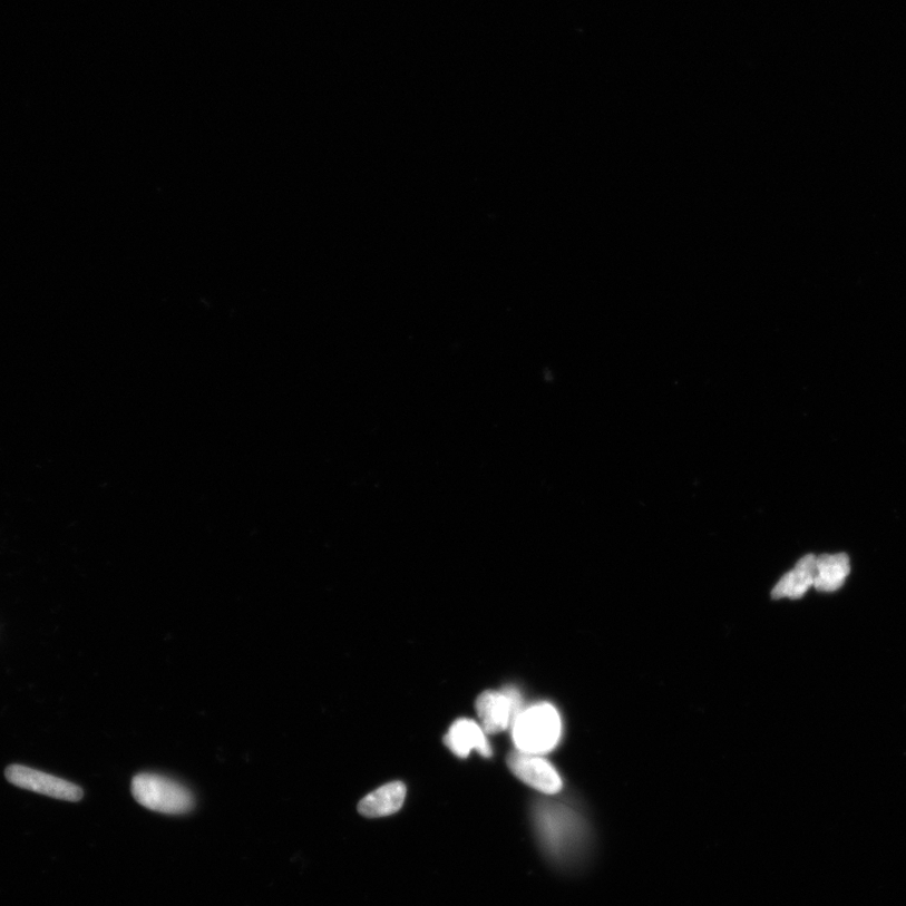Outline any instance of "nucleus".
Wrapping results in <instances>:
<instances>
[{
    "label": "nucleus",
    "mask_w": 906,
    "mask_h": 906,
    "mask_svg": "<svg viewBox=\"0 0 906 906\" xmlns=\"http://www.w3.org/2000/svg\"><path fill=\"white\" fill-rule=\"evenodd\" d=\"M512 727L515 747L524 753H549L558 746L562 737L561 715L548 703L523 710Z\"/></svg>",
    "instance_id": "nucleus-1"
},
{
    "label": "nucleus",
    "mask_w": 906,
    "mask_h": 906,
    "mask_svg": "<svg viewBox=\"0 0 906 906\" xmlns=\"http://www.w3.org/2000/svg\"><path fill=\"white\" fill-rule=\"evenodd\" d=\"M537 826L545 850L555 860L573 859L582 849L584 828L568 808L542 805L537 812Z\"/></svg>",
    "instance_id": "nucleus-2"
},
{
    "label": "nucleus",
    "mask_w": 906,
    "mask_h": 906,
    "mask_svg": "<svg viewBox=\"0 0 906 906\" xmlns=\"http://www.w3.org/2000/svg\"><path fill=\"white\" fill-rule=\"evenodd\" d=\"M133 796L148 810L165 815L192 811L194 800L187 788L173 779L154 773H142L133 779Z\"/></svg>",
    "instance_id": "nucleus-3"
},
{
    "label": "nucleus",
    "mask_w": 906,
    "mask_h": 906,
    "mask_svg": "<svg viewBox=\"0 0 906 906\" xmlns=\"http://www.w3.org/2000/svg\"><path fill=\"white\" fill-rule=\"evenodd\" d=\"M476 710L484 732L496 734L513 725L523 711V701L519 691L514 688L505 689L501 693L485 691L476 700Z\"/></svg>",
    "instance_id": "nucleus-4"
},
{
    "label": "nucleus",
    "mask_w": 906,
    "mask_h": 906,
    "mask_svg": "<svg viewBox=\"0 0 906 906\" xmlns=\"http://www.w3.org/2000/svg\"><path fill=\"white\" fill-rule=\"evenodd\" d=\"M6 777L9 783L27 791L45 795L68 802H79L84 792L79 786L65 781L51 775H47L37 769L13 764L6 769Z\"/></svg>",
    "instance_id": "nucleus-5"
},
{
    "label": "nucleus",
    "mask_w": 906,
    "mask_h": 906,
    "mask_svg": "<svg viewBox=\"0 0 906 906\" xmlns=\"http://www.w3.org/2000/svg\"><path fill=\"white\" fill-rule=\"evenodd\" d=\"M508 766L522 782L542 793L557 795L562 791L563 782L557 769L540 756L516 749L508 757Z\"/></svg>",
    "instance_id": "nucleus-6"
},
{
    "label": "nucleus",
    "mask_w": 906,
    "mask_h": 906,
    "mask_svg": "<svg viewBox=\"0 0 906 906\" xmlns=\"http://www.w3.org/2000/svg\"><path fill=\"white\" fill-rule=\"evenodd\" d=\"M445 743L460 758L469 757L473 749L486 758H490L493 754L483 727L470 719L456 720L445 737Z\"/></svg>",
    "instance_id": "nucleus-7"
},
{
    "label": "nucleus",
    "mask_w": 906,
    "mask_h": 906,
    "mask_svg": "<svg viewBox=\"0 0 906 906\" xmlns=\"http://www.w3.org/2000/svg\"><path fill=\"white\" fill-rule=\"evenodd\" d=\"M815 573V555H805L803 558L797 562L796 567L786 573L781 581L776 584L772 591V597L775 600L802 598L808 590L814 587Z\"/></svg>",
    "instance_id": "nucleus-8"
},
{
    "label": "nucleus",
    "mask_w": 906,
    "mask_h": 906,
    "mask_svg": "<svg viewBox=\"0 0 906 906\" xmlns=\"http://www.w3.org/2000/svg\"><path fill=\"white\" fill-rule=\"evenodd\" d=\"M406 793L407 789L402 782L384 785L363 798L358 810L369 818L391 816L401 810Z\"/></svg>",
    "instance_id": "nucleus-9"
},
{
    "label": "nucleus",
    "mask_w": 906,
    "mask_h": 906,
    "mask_svg": "<svg viewBox=\"0 0 906 906\" xmlns=\"http://www.w3.org/2000/svg\"><path fill=\"white\" fill-rule=\"evenodd\" d=\"M850 571V558L845 553L824 554L821 557H816L814 587L820 592H836L844 586Z\"/></svg>",
    "instance_id": "nucleus-10"
}]
</instances>
